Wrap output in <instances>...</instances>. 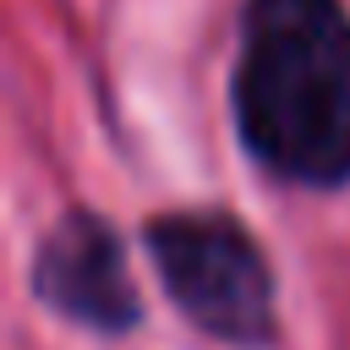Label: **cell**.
I'll return each instance as SVG.
<instances>
[{
	"label": "cell",
	"mask_w": 350,
	"mask_h": 350,
	"mask_svg": "<svg viewBox=\"0 0 350 350\" xmlns=\"http://www.w3.org/2000/svg\"><path fill=\"white\" fill-rule=\"evenodd\" d=\"M230 126L252 170L284 191H350V5L241 0Z\"/></svg>",
	"instance_id": "cell-1"
},
{
	"label": "cell",
	"mask_w": 350,
	"mask_h": 350,
	"mask_svg": "<svg viewBox=\"0 0 350 350\" xmlns=\"http://www.w3.org/2000/svg\"><path fill=\"white\" fill-rule=\"evenodd\" d=\"M137 246L191 334L224 350H279V268L262 235L235 208H159L142 219Z\"/></svg>",
	"instance_id": "cell-2"
},
{
	"label": "cell",
	"mask_w": 350,
	"mask_h": 350,
	"mask_svg": "<svg viewBox=\"0 0 350 350\" xmlns=\"http://www.w3.org/2000/svg\"><path fill=\"white\" fill-rule=\"evenodd\" d=\"M27 295L49 317L93 339H131L148 323L142 290L131 279V252L104 208L71 202L49 219L27 257Z\"/></svg>",
	"instance_id": "cell-3"
}]
</instances>
